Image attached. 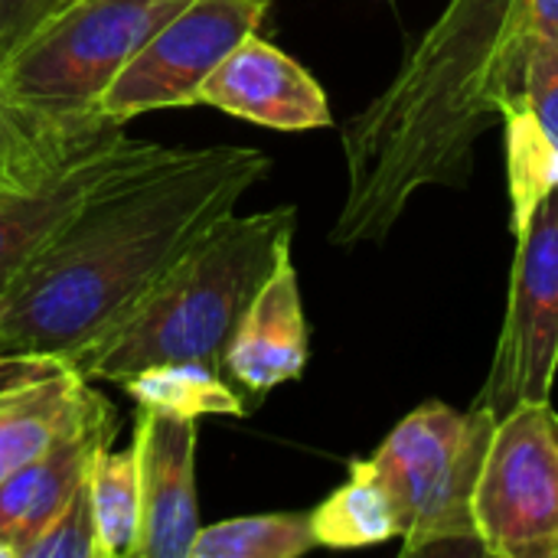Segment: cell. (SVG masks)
<instances>
[{
  "mask_svg": "<svg viewBox=\"0 0 558 558\" xmlns=\"http://www.w3.org/2000/svg\"><path fill=\"white\" fill-rule=\"evenodd\" d=\"M268 170L258 147H167L98 193L0 291V350L72 356L111 330Z\"/></svg>",
  "mask_w": 558,
  "mask_h": 558,
  "instance_id": "obj_1",
  "label": "cell"
},
{
  "mask_svg": "<svg viewBox=\"0 0 558 558\" xmlns=\"http://www.w3.org/2000/svg\"><path fill=\"white\" fill-rule=\"evenodd\" d=\"M533 26L523 0H454L399 78L347 128V203L337 245L383 239L422 183H458L481 128L523 85Z\"/></svg>",
  "mask_w": 558,
  "mask_h": 558,
  "instance_id": "obj_2",
  "label": "cell"
},
{
  "mask_svg": "<svg viewBox=\"0 0 558 558\" xmlns=\"http://www.w3.org/2000/svg\"><path fill=\"white\" fill-rule=\"evenodd\" d=\"M294 226V206L229 213L111 330L75 350V366L92 383H121L144 366L173 360L219 366L245 304L291 252Z\"/></svg>",
  "mask_w": 558,
  "mask_h": 558,
  "instance_id": "obj_3",
  "label": "cell"
},
{
  "mask_svg": "<svg viewBox=\"0 0 558 558\" xmlns=\"http://www.w3.org/2000/svg\"><path fill=\"white\" fill-rule=\"evenodd\" d=\"M190 0H75L3 62L10 101L43 131L85 137L108 121L98 105L124 62Z\"/></svg>",
  "mask_w": 558,
  "mask_h": 558,
  "instance_id": "obj_4",
  "label": "cell"
},
{
  "mask_svg": "<svg viewBox=\"0 0 558 558\" xmlns=\"http://www.w3.org/2000/svg\"><path fill=\"white\" fill-rule=\"evenodd\" d=\"M497 415L471 405L451 409L441 399L409 412L366 458L386 484L405 556L481 553L474 530V487Z\"/></svg>",
  "mask_w": 558,
  "mask_h": 558,
  "instance_id": "obj_5",
  "label": "cell"
},
{
  "mask_svg": "<svg viewBox=\"0 0 558 558\" xmlns=\"http://www.w3.org/2000/svg\"><path fill=\"white\" fill-rule=\"evenodd\" d=\"M481 556L558 558V412L523 402L497 418L474 487Z\"/></svg>",
  "mask_w": 558,
  "mask_h": 558,
  "instance_id": "obj_6",
  "label": "cell"
},
{
  "mask_svg": "<svg viewBox=\"0 0 558 558\" xmlns=\"http://www.w3.org/2000/svg\"><path fill=\"white\" fill-rule=\"evenodd\" d=\"M271 0H190L124 62L101 95V118L128 124L147 111L199 105L209 72L258 33Z\"/></svg>",
  "mask_w": 558,
  "mask_h": 558,
  "instance_id": "obj_7",
  "label": "cell"
},
{
  "mask_svg": "<svg viewBox=\"0 0 558 558\" xmlns=\"http://www.w3.org/2000/svg\"><path fill=\"white\" fill-rule=\"evenodd\" d=\"M517 235L510 301L490 376L474 405L497 418L523 402H546L558 369V186Z\"/></svg>",
  "mask_w": 558,
  "mask_h": 558,
  "instance_id": "obj_8",
  "label": "cell"
},
{
  "mask_svg": "<svg viewBox=\"0 0 558 558\" xmlns=\"http://www.w3.org/2000/svg\"><path fill=\"white\" fill-rule=\"evenodd\" d=\"M167 147L134 141L108 124L20 183L0 186V291L39 255L98 193L147 170Z\"/></svg>",
  "mask_w": 558,
  "mask_h": 558,
  "instance_id": "obj_9",
  "label": "cell"
},
{
  "mask_svg": "<svg viewBox=\"0 0 558 558\" xmlns=\"http://www.w3.org/2000/svg\"><path fill=\"white\" fill-rule=\"evenodd\" d=\"M105 396L65 353L0 350V481L52 448Z\"/></svg>",
  "mask_w": 558,
  "mask_h": 558,
  "instance_id": "obj_10",
  "label": "cell"
},
{
  "mask_svg": "<svg viewBox=\"0 0 558 558\" xmlns=\"http://www.w3.org/2000/svg\"><path fill=\"white\" fill-rule=\"evenodd\" d=\"M199 105L275 131H314L333 121L320 82L258 33H248L209 72Z\"/></svg>",
  "mask_w": 558,
  "mask_h": 558,
  "instance_id": "obj_11",
  "label": "cell"
},
{
  "mask_svg": "<svg viewBox=\"0 0 558 558\" xmlns=\"http://www.w3.org/2000/svg\"><path fill=\"white\" fill-rule=\"evenodd\" d=\"M131 445L137 451L144 500L137 558H190L199 533L196 418L137 409Z\"/></svg>",
  "mask_w": 558,
  "mask_h": 558,
  "instance_id": "obj_12",
  "label": "cell"
},
{
  "mask_svg": "<svg viewBox=\"0 0 558 558\" xmlns=\"http://www.w3.org/2000/svg\"><path fill=\"white\" fill-rule=\"evenodd\" d=\"M311 356L307 317L301 304V284L291 252L278 258L271 275L245 304L226 350L222 373L248 396H268L271 389L301 379Z\"/></svg>",
  "mask_w": 558,
  "mask_h": 558,
  "instance_id": "obj_13",
  "label": "cell"
},
{
  "mask_svg": "<svg viewBox=\"0 0 558 558\" xmlns=\"http://www.w3.org/2000/svg\"><path fill=\"white\" fill-rule=\"evenodd\" d=\"M114 438V412L108 399L92 409L72 432H65L39 458L0 481V543L20 556L36 530L75 494L88 474L95 448Z\"/></svg>",
  "mask_w": 558,
  "mask_h": 558,
  "instance_id": "obj_14",
  "label": "cell"
},
{
  "mask_svg": "<svg viewBox=\"0 0 558 558\" xmlns=\"http://www.w3.org/2000/svg\"><path fill=\"white\" fill-rule=\"evenodd\" d=\"M88 500L95 520V556L137 558L144 500L134 445L124 451H111V441L95 448L88 461Z\"/></svg>",
  "mask_w": 558,
  "mask_h": 558,
  "instance_id": "obj_15",
  "label": "cell"
},
{
  "mask_svg": "<svg viewBox=\"0 0 558 558\" xmlns=\"http://www.w3.org/2000/svg\"><path fill=\"white\" fill-rule=\"evenodd\" d=\"M137 409H150L177 418H206V415H245V399L222 379L219 366L199 360H173L131 373L118 383Z\"/></svg>",
  "mask_w": 558,
  "mask_h": 558,
  "instance_id": "obj_16",
  "label": "cell"
},
{
  "mask_svg": "<svg viewBox=\"0 0 558 558\" xmlns=\"http://www.w3.org/2000/svg\"><path fill=\"white\" fill-rule=\"evenodd\" d=\"M311 526L317 546L327 549H363L399 539L396 504L366 458L350 461L347 484L311 510Z\"/></svg>",
  "mask_w": 558,
  "mask_h": 558,
  "instance_id": "obj_17",
  "label": "cell"
},
{
  "mask_svg": "<svg viewBox=\"0 0 558 558\" xmlns=\"http://www.w3.org/2000/svg\"><path fill=\"white\" fill-rule=\"evenodd\" d=\"M317 549L311 513H262L199 526L190 558H301Z\"/></svg>",
  "mask_w": 558,
  "mask_h": 558,
  "instance_id": "obj_18",
  "label": "cell"
},
{
  "mask_svg": "<svg viewBox=\"0 0 558 558\" xmlns=\"http://www.w3.org/2000/svg\"><path fill=\"white\" fill-rule=\"evenodd\" d=\"M507 121V177H510V206L513 232L526 216L558 186V147L539 131L533 114L523 108L520 95L504 114Z\"/></svg>",
  "mask_w": 558,
  "mask_h": 558,
  "instance_id": "obj_19",
  "label": "cell"
},
{
  "mask_svg": "<svg viewBox=\"0 0 558 558\" xmlns=\"http://www.w3.org/2000/svg\"><path fill=\"white\" fill-rule=\"evenodd\" d=\"M92 137V134H85ZM85 137H59L33 124L7 95L3 72H0V186L20 183L69 154Z\"/></svg>",
  "mask_w": 558,
  "mask_h": 558,
  "instance_id": "obj_20",
  "label": "cell"
},
{
  "mask_svg": "<svg viewBox=\"0 0 558 558\" xmlns=\"http://www.w3.org/2000/svg\"><path fill=\"white\" fill-rule=\"evenodd\" d=\"M16 558H98L95 556V520L88 500V474L75 494L36 530V536Z\"/></svg>",
  "mask_w": 558,
  "mask_h": 558,
  "instance_id": "obj_21",
  "label": "cell"
},
{
  "mask_svg": "<svg viewBox=\"0 0 558 558\" xmlns=\"http://www.w3.org/2000/svg\"><path fill=\"white\" fill-rule=\"evenodd\" d=\"M520 101L539 124V131L558 147V43L546 36H530L523 56Z\"/></svg>",
  "mask_w": 558,
  "mask_h": 558,
  "instance_id": "obj_22",
  "label": "cell"
},
{
  "mask_svg": "<svg viewBox=\"0 0 558 558\" xmlns=\"http://www.w3.org/2000/svg\"><path fill=\"white\" fill-rule=\"evenodd\" d=\"M72 0H0V62Z\"/></svg>",
  "mask_w": 558,
  "mask_h": 558,
  "instance_id": "obj_23",
  "label": "cell"
},
{
  "mask_svg": "<svg viewBox=\"0 0 558 558\" xmlns=\"http://www.w3.org/2000/svg\"><path fill=\"white\" fill-rule=\"evenodd\" d=\"M523 3H526L533 33L558 43V0H523Z\"/></svg>",
  "mask_w": 558,
  "mask_h": 558,
  "instance_id": "obj_24",
  "label": "cell"
},
{
  "mask_svg": "<svg viewBox=\"0 0 558 558\" xmlns=\"http://www.w3.org/2000/svg\"><path fill=\"white\" fill-rule=\"evenodd\" d=\"M0 558H16L13 556V549H10L7 543H0Z\"/></svg>",
  "mask_w": 558,
  "mask_h": 558,
  "instance_id": "obj_25",
  "label": "cell"
},
{
  "mask_svg": "<svg viewBox=\"0 0 558 558\" xmlns=\"http://www.w3.org/2000/svg\"><path fill=\"white\" fill-rule=\"evenodd\" d=\"M72 3H75V0H72Z\"/></svg>",
  "mask_w": 558,
  "mask_h": 558,
  "instance_id": "obj_26",
  "label": "cell"
}]
</instances>
